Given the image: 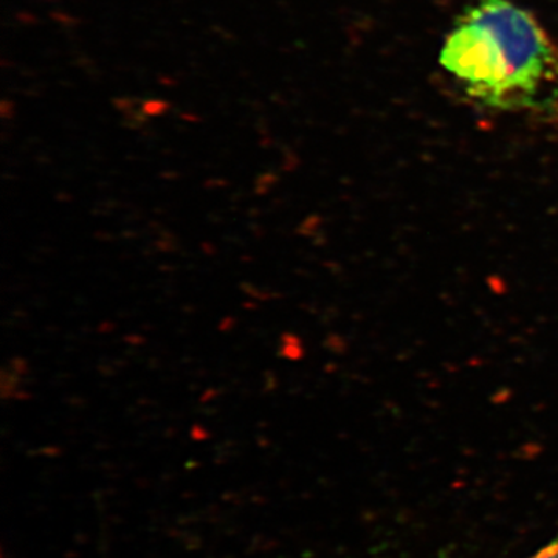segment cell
I'll return each mask as SVG.
<instances>
[{
	"label": "cell",
	"mask_w": 558,
	"mask_h": 558,
	"mask_svg": "<svg viewBox=\"0 0 558 558\" xmlns=\"http://www.w3.org/2000/svg\"><path fill=\"white\" fill-rule=\"evenodd\" d=\"M440 65L483 105L523 108L548 83L556 51L539 22L512 0H475L447 36Z\"/></svg>",
	"instance_id": "cell-1"
},
{
	"label": "cell",
	"mask_w": 558,
	"mask_h": 558,
	"mask_svg": "<svg viewBox=\"0 0 558 558\" xmlns=\"http://www.w3.org/2000/svg\"><path fill=\"white\" fill-rule=\"evenodd\" d=\"M531 558H558V537L548 543L545 548L539 549Z\"/></svg>",
	"instance_id": "cell-2"
}]
</instances>
